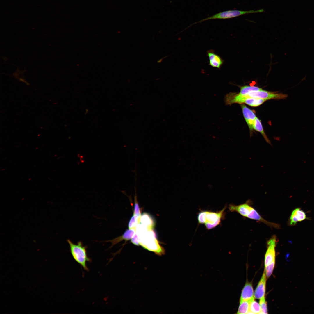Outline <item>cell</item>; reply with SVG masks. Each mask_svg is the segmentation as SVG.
Masks as SVG:
<instances>
[{"label":"cell","mask_w":314,"mask_h":314,"mask_svg":"<svg viewBox=\"0 0 314 314\" xmlns=\"http://www.w3.org/2000/svg\"><path fill=\"white\" fill-rule=\"evenodd\" d=\"M249 203V202H246L237 205L230 204L229 209L231 212H238L244 217L260 221L270 227L280 228V226L278 224L269 222L263 218Z\"/></svg>","instance_id":"6da1fadb"},{"label":"cell","mask_w":314,"mask_h":314,"mask_svg":"<svg viewBox=\"0 0 314 314\" xmlns=\"http://www.w3.org/2000/svg\"><path fill=\"white\" fill-rule=\"evenodd\" d=\"M226 208V206L222 210L217 212L200 211L197 216L199 224H204L206 228L208 230L215 228L220 224L221 220L224 218Z\"/></svg>","instance_id":"7a4b0ae2"},{"label":"cell","mask_w":314,"mask_h":314,"mask_svg":"<svg viewBox=\"0 0 314 314\" xmlns=\"http://www.w3.org/2000/svg\"><path fill=\"white\" fill-rule=\"evenodd\" d=\"M70 248V252L74 260L86 271L89 269L87 266V262L90 261V259L88 256L87 247L84 246L82 242L77 243H73L70 239L67 240Z\"/></svg>","instance_id":"3957f363"},{"label":"cell","mask_w":314,"mask_h":314,"mask_svg":"<svg viewBox=\"0 0 314 314\" xmlns=\"http://www.w3.org/2000/svg\"><path fill=\"white\" fill-rule=\"evenodd\" d=\"M140 245L144 248L152 251L156 254L161 256L165 254L163 248L159 243L156 235L153 230H148L139 238Z\"/></svg>","instance_id":"277c9868"},{"label":"cell","mask_w":314,"mask_h":314,"mask_svg":"<svg viewBox=\"0 0 314 314\" xmlns=\"http://www.w3.org/2000/svg\"><path fill=\"white\" fill-rule=\"evenodd\" d=\"M266 100L245 96H240L236 93L230 92L227 94L225 97L226 105H231L234 103L246 104L251 106H258L264 103Z\"/></svg>","instance_id":"5b68a950"},{"label":"cell","mask_w":314,"mask_h":314,"mask_svg":"<svg viewBox=\"0 0 314 314\" xmlns=\"http://www.w3.org/2000/svg\"><path fill=\"white\" fill-rule=\"evenodd\" d=\"M264 11L263 9L254 10H253L248 11H242L233 10H229L219 12L211 16L202 19L198 22L192 23L187 28L194 24L202 22L208 20L215 19H226L232 18L244 15L249 13H262Z\"/></svg>","instance_id":"8992f818"},{"label":"cell","mask_w":314,"mask_h":314,"mask_svg":"<svg viewBox=\"0 0 314 314\" xmlns=\"http://www.w3.org/2000/svg\"><path fill=\"white\" fill-rule=\"evenodd\" d=\"M255 98L259 99L267 100L271 99H283L286 98L288 95L282 93H277L261 90L253 91L244 96Z\"/></svg>","instance_id":"52a82bcc"},{"label":"cell","mask_w":314,"mask_h":314,"mask_svg":"<svg viewBox=\"0 0 314 314\" xmlns=\"http://www.w3.org/2000/svg\"><path fill=\"white\" fill-rule=\"evenodd\" d=\"M277 242V237L275 235L272 236L267 242V249L265 258V267L275 260V248Z\"/></svg>","instance_id":"ba28073f"},{"label":"cell","mask_w":314,"mask_h":314,"mask_svg":"<svg viewBox=\"0 0 314 314\" xmlns=\"http://www.w3.org/2000/svg\"><path fill=\"white\" fill-rule=\"evenodd\" d=\"M242 113L244 118L249 128L250 131L253 130V126L256 117L254 111L248 108L244 104L241 105Z\"/></svg>","instance_id":"9c48e42d"},{"label":"cell","mask_w":314,"mask_h":314,"mask_svg":"<svg viewBox=\"0 0 314 314\" xmlns=\"http://www.w3.org/2000/svg\"><path fill=\"white\" fill-rule=\"evenodd\" d=\"M307 219L305 213L300 208H297L292 211L289 220V223L291 226H295L297 222Z\"/></svg>","instance_id":"30bf717a"},{"label":"cell","mask_w":314,"mask_h":314,"mask_svg":"<svg viewBox=\"0 0 314 314\" xmlns=\"http://www.w3.org/2000/svg\"><path fill=\"white\" fill-rule=\"evenodd\" d=\"M207 53L209 60V65L213 67L220 69L224 63V60L216 54L213 49L208 50Z\"/></svg>","instance_id":"8fae6325"},{"label":"cell","mask_w":314,"mask_h":314,"mask_svg":"<svg viewBox=\"0 0 314 314\" xmlns=\"http://www.w3.org/2000/svg\"><path fill=\"white\" fill-rule=\"evenodd\" d=\"M135 229H128L125 231L122 236L113 239L104 241L110 242L111 243V248L123 240H124L126 241L131 239L135 233Z\"/></svg>","instance_id":"7c38bea8"},{"label":"cell","mask_w":314,"mask_h":314,"mask_svg":"<svg viewBox=\"0 0 314 314\" xmlns=\"http://www.w3.org/2000/svg\"><path fill=\"white\" fill-rule=\"evenodd\" d=\"M266 277L265 273L264 272L254 292V297L256 299H260L265 297Z\"/></svg>","instance_id":"4fadbf2b"},{"label":"cell","mask_w":314,"mask_h":314,"mask_svg":"<svg viewBox=\"0 0 314 314\" xmlns=\"http://www.w3.org/2000/svg\"><path fill=\"white\" fill-rule=\"evenodd\" d=\"M254 299V291L252 284L247 283L242 290L240 301H250Z\"/></svg>","instance_id":"5bb4252c"},{"label":"cell","mask_w":314,"mask_h":314,"mask_svg":"<svg viewBox=\"0 0 314 314\" xmlns=\"http://www.w3.org/2000/svg\"><path fill=\"white\" fill-rule=\"evenodd\" d=\"M139 224L146 226L148 230L152 229L155 223L153 219L149 214L144 213L139 218Z\"/></svg>","instance_id":"9a60e30c"},{"label":"cell","mask_w":314,"mask_h":314,"mask_svg":"<svg viewBox=\"0 0 314 314\" xmlns=\"http://www.w3.org/2000/svg\"><path fill=\"white\" fill-rule=\"evenodd\" d=\"M253 128L254 130L260 133L265 140L266 141L270 144L271 145L270 140L265 134L264 131L260 120L256 117L255 118Z\"/></svg>","instance_id":"2e32d148"},{"label":"cell","mask_w":314,"mask_h":314,"mask_svg":"<svg viewBox=\"0 0 314 314\" xmlns=\"http://www.w3.org/2000/svg\"><path fill=\"white\" fill-rule=\"evenodd\" d=\"M239 87L240 88V91L237 94L240 96H244L250 92L262 90L261 88L254 86L245 85Z\"/></svg>","instance_id":"e0dca14e"},{"label":"cell","mask_w":314,"mask_h":314,"mask_svg":"<svg viewBox=\"0 0 314 314\" xmlns=\"http://www.w3.org/2000/svg\"><path fill=\"white\" fill-rule=\"evenodd\" d=\"M261 314V310L259 304L254 299L250 301L249 311L248 314Z\"/></svg>","instance_id":"ac0fdd59"},{"label":"cell","mask_w":314,"mask_h":314,"mask_svg":"<svg viewBox=\"0 0 314 314\" xmlns=\"http://www.w3.org/2000/svg\"><path fill=\"white\" fill-rule=\"evenodd\" d=\"M250 301H240V304L237 313L248 314L249 311Z\"/></svg>","instance_id":"d6986e66"},{"label":"cell","mask_w":314,"mask_h":314,"mask_svg":"<svg viewBox=\"0 0 314 314\" xmlns=\"http://www.w3.org/2000/svg\"><path fill=\"white\" fill-rule=\"evenodd\" d=\"M139 218L137 216L133 215L129 222V229H136V226L139 224Z\"/></svg>","instance_id":"ffe728a7"},{"label":"cell","mask_w":314,"mask_h":314,"mask_svg":"<svg viewBox=\"0 0 314 314\" xmlns=\"http://www.w3.org/2000/svg\"><path fill=\"white\" fill-rule=\"evenodd\" d=\"M136 183H135V185L134 187L135 192V196L134 197V201H135V205L134 207V210L133 212V215L137 216L138 217L140 218L141 215V212L140 210V209L138 205V202L137 196L136 193Z\"/></svg>","instance_id":"44dd1931"},{"label":"cell","mask_w":314,"mask_h":314,"mask_svg":"<svg viewBox=\"0 0 314 314\" xmlns=\"http://www.w3.org/2000/svg\"><path fill=\"white\" fill-rule=\"evenodd\" d=\"M275 263V260L271 263L265 267V274L267 277H269L271 275L274 269Z\"/></svg>","instance_id":"7402d4cb"},{"label":"cell","mask_w":314,"mask_h":314,"mask_svg":"<svg viewBox=\"0 0 314 314\" xmlns=\"http://www.w3.org/2000/svg\"><path fill=\"white\" fill-rule=\"evenodd\" d=\"M259 304L261 308V314H267V303L265 297L260 299Z\"/></svg>","instance_id":"603a6c76"},{"label":"cell","mask_w":314,"mask_h":314,"mask_svg":"<svg viewBox=\"0 0 314 314\" xmlns=\"http://www.w3.org/2000/svg\"><path fill=\"white\" fill-rule=\"evenodd\" d=\"M131 241L133 244L137 246L140 245L138 236L135 233L131 239Z\"/></svg>","instance_id":"cb8c5ba5"}]
</instances>
